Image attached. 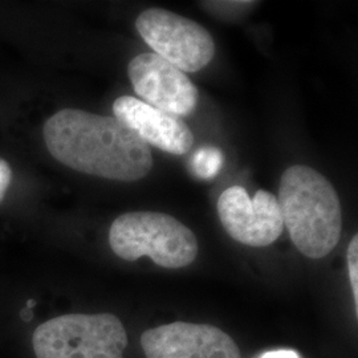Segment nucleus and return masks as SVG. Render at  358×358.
<instances>
[{
  "mask_svg": "<svg viewBox=\"0 0 358 358\" xmlns=\"http://www.w3.org/2000/svg\"><path fill=\"white\" fill-rule=\"evenodd\" d=\"M43 138L57 162L83 174L136 182L153 169L149 145L110 115L62 109L45 121Z\"/></svg>",
  "mask_w": 358,
  "mask_h": 358,
  "instance_id": "nucleus-1",
  "label": "nucleus"
},
{
  "mask_svg": "<svg viewBox=\"0 0 358 358\" xmlns=\"http://www.w3.org/2000/svg\"><path fill=\"white\" fill-rule=\"evenodd\" d=\"M278 203L282 224L303 255L321 259L336 248L343 231L341 203L332 183L319 171L304 165L288 167Z\"/></svg>",
  "mask_w": 358,
  "mask_h": 358,
  "instance_id": "nucleus-2",
  "label": "nucleus"
},
{
  "mask_svg": "<svg viewBox=\"0 0 358 358\" xmlns=\"http://www.w3.org/2000/svg\"><path fill=\"white\" fill-rule=\"evenodd\" d=\"M109 245L127 262L149 256L164 268H183L198 255V241L187 226L162 213L133 211L115 217Z\"/></svg>",
  "mask_w": 358,
  "mask_h": 358,
  "instance_id": "nucleus-3",
  "label": "nucleus"
},
{
  "mask_svg": "<svg viewBox=\"0 0 358 358\" xmlns=\"http://www.w3.org/2000/svg\"><path fill=\"white\" fill-rule=\"evenodd\" d=\"M35 358H124L128 333L113 313H68L38 325Z\"/></svg>",
  "mask_w": 358,
  "mask_h": 358,
  "instance_id": "nucleus-4",
  "label": "nucleus"
},
{
  "mask_svg": "<svg viewBox=\"0 0 358 358\" xmlns=\"http://www.w3.org/2000/svg\"><path fill=\"white\" fill-rule=\"evenodd\" d=\"M136 28L155 55L182 72H198L215 55V44L205 27L189 17L162 8L138 15Z\"/></svg>",
  "mask_w": 358,
  "mask_h": 358,
  "instance_id": "nucleus-5",
  "label": "nucleus"
},
{
  "mask_svg": "<svg viewBox=\"0 0 358 358\" xmlns=\"http://www.w3.org/2000/svg\"><path fill=\"white\" fill-rule=\"evenodd\" d=\"M217 215L234 241L250 247H267L284 230L278 198L266 190L251 198L242 186L229 187L219 196Z\"/></svg>",
  "mask_w": 358,
  "mask_h": 358,
  "instance_id": "nucleus-6",
  "label": "nucleus"
},
{
  "mask_svg": "<svg viewBox=\"0 0 358 358\" xmlns=\"http://www.w3.org/2000/svg\"><path fill=\"white\" fill-rule=\"evenodd\" d=\"M133 90L143 103L170 115H192L198 103V90L192 80L161 56L148 52L128 65Z\"/></svg>",
  "mask_w": 358,
  "mask_h": 358,
  "instance_id": "nucleus-7",
  "label": "nucleus"
},
{
  "mask_svg": "<svg viewBox=\"0 0 358 358\" xmlns=\"http://www.w3.org/2000/svg\"><path fill=\"white\" fill-rule=\"evenodd\" d=\"M146 358H241L227 333L208 324L173 322L142 333Z\"/></svg>",
  "mask_w": 358,
  "mask_h": 358,
  "instance_id": "nucleus-8",
  "label": "nucleus"
},
{
  "mask_svg": "<svg viewBox=\"0 0 358 358\" xmlns=\"http://www.w3.org/2000/svg\"><path fill=\"white\" fill-rule=\"evenodd\" d=\"M113 115L148 145L176 155L192 150V129L178 115L155 109L131 96H122L115 100Z\"/></svg>",
  "mask_w": 358,
  "mask_h": 358,
  "instance_id": "nucleus-9",
  "label": "nucleus"
},
{
  "mask_svg": "<svg viewBox=\"0 0 358 358\" xmlns=\"http://www.w3.org/2000/svg\"><path fill=\"white\" fill-rule=\"evenodd\" d=\"M224 164V154L217 146H202L190 158V166L199 179L215 178Z\"/></svg>",
  "mask_w": 358,
  "mask_h": 358,
  "instance_id": "nucleus-10",
  "label": "nucleus"
},
{
  "mask_svg": "<svg viewBox=\"0 0 358 358\" xmlns=\"http://www.w3.org/2000/svg\"><path fill=\"white\" fill-rule=\"evenodd\" d=\"M202 4L208 13L217 17L236 19L252 8L256 1H205Z\"/></svg>",
  "mask_w": 358,
  "mask_h": 358,
  "instance_id": "nucleus-11",
  "label": "nucleus"
},
{
  "mask_svg": "<svg viewBox=\"0 0 358 358\" xmlns=\"http://www.w3.org/2000/svg\"><path fill=\"white\" fill-rule=\"evenodd\" d=\"M348 268H349V279L352 284V291L355 297V308L358 313V236L355 235L348 247Z\"/></svg>",
  "mask_w": 358,
  "mask_h": 358,
  "instance_id": "nucleus-12",
  "label": "nucleus"
},
{
  "mask_svg": "<svg viewBox=\"0 0 358 358\" xmlns=\"http://www.w3.org/2000/svg\"><path fill=\"white\" fill-rule=\"evenodd\" d=\"M11 182H13V169L6 159L0 158V203L4 201L6 192L11 186Z\"/></svg>",
  "mask_w": 358,
  "mask_h": 358,
  "instance_id": "nucleus-13",
  "label": "nucleus"
},
{
  "mask_svg": "<svg viewBox=\"0 0 358 358\" xmlns=\"http://www.w3.org/2000/svg\"><path fill=\"white\" fill-rule=\"evenodd\" d=\"M260 358H300L294 350H273L263 355Z\"/></svg>",
  "mask_w": 358,
  "mask_h": 358,
  "instance_id": "nucleus-14",
  "label": "nucleus"
}]
</instances>
